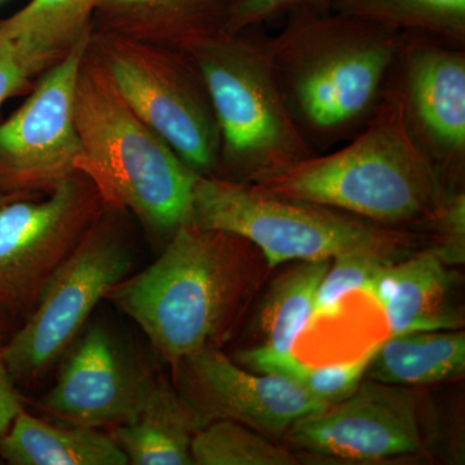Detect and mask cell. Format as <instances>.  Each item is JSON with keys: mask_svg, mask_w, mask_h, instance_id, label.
I'll list each match as a JSON object with an SVG mask.
<instances>
[{"mask_svg": "<svg viewBox=\"0 0 465 465\" xmlns=\"http://www.w3.org/2000/svg\"><path fill=\"white\" fill-rule=\"evenodd\" d=\"M21 409H24L23 397L9 374L0 347V436L7 432Z\"/></svg>", "mask_w": 465, "mask_h": 465, "instance_id": "f1b7e54d", "label": "cell"}, {"mask_svg": "<svg viewBox=\"0 0 465 465\" xmlns=\"http://www.w3.org/2000/svg\"><path fill=\"white\" fill-rule=\"evenodd\" d=\"M173 371L174 388L201 428L232 420L272 439L327 407L290 379L251 371L215 347L186 357Z\"/></svg>", "mask_w": 465, "mask_h": 465, "instance_id": "4fadbf2b", "label": "cell"}, {"mask_svg": "<svg viewBox=\"0 0 465 465\" xmlns=\"http://www.w3.org/2000/svg\"><path fill=\"white\" fill-rule=\"evenodd\" d=\"M465 335L457 330L390 336L379 342L365 378L400 387L436 384L461 378Z\"/></svg>", "mask_w": 465, "mask_h": 465, "instance_id": "ac0fdd59", "label": "cell"}, {"mask_svg": "<svg viewBox=\"0 0 465 465\" xmlns=\"http://www.w3.org/2000/svg\"><path fill=\"white\" fill-rule=\"evenodd\" d=\"M185 52L215 115L220 177L262 183L316 154L284 104L262 38L220 32Z\"/></svg>", "mask_w": 465, "mask_h": 465, "instance_id": "5b68a950", "label": "cell"}, {"mask_svg": "<svg viewBox=\"0 0 465 465\" xmlns=\"http://www.w3.org/2000/svg\"><path fill=\"white\" fill-rule=\"evenodd\" d=\"M0 458L12 465H127L112 436L94 428L54 425L21 409L0 436Z\"/></svg>", "mask_w": 465, "mask_h": 465, "instance_id": "e0dca14e", "label": "cell"}, {"mask_svg": "<svg viewBox=\"0 0 465 465\" xmlns=\"http://www.w3.org/2000/svg\"><path fill=\"white\" fill-rule=\"evenodd\" d=\"M101 0H30L14 16L0 23L8 35L25 39L43 50L61 54L88 32Z\"/></svg>", "mask_w": 465, "mask_h": 465, "instance_id": "603a6c76", "label": "cell"}, {"mask_svg": "<svg viewBox=\"0 0 465 465\" xmlns=\"http://www.w3.org/2000/svg\"><path fill=\"white\" fill-rule=\"evenodd\" d=\"M332 11L465 47V0H336Z\"/></svg>", "mask_w": 465, "mask_h": 465, "instance_id": "44dd1931", "label": "cell"}, {"mask_svg": "<svg viewBox=\"0 0 465 465\" xmlns=\"http://www.w3.org/2000/svg\"><path fill=\"white\" fill-rule=\"evenodd\" d=\"M379 342L360 357L333 365L311 366L302 362L292 351L282 353L264 345L241 351L237 361L251 371L290 379L312 397L330 406L347 399L357 390L365 379L367 367L374 357Z\"/></svg>", "mask_w": 465, "mask_h": 465, "instance_id": "7402d4cb", "label": "cell"}, {"mask_svg": "<svg viewBox=\"0 0 465 465\" xmlns=\"http://www.w3.org/2000/svg\"><path fill=\"white\" fill-rule=\"evenodd\" d=\"M284 437L314 457L342 460L381 461L424 448L415 394L366 378L347 399L300 419Z\"/></svg>", "mask_w": 465, "mask_h": 465, "instance_id": "7c38bea8", "label": "cell"}, {"mask_svg": "<svg viewBox=\"0 0 465 465\" xmlns=\"http://www.w3.org/2000/svg\"><path fill=\"white\" fill-rule=\"evenodd\" d=\"M397 249L354 250L333 258L318 287L312 321L335 313L349 293H367L379 272L394 262Z\"/></svg>", "mask_w": 465, "mask_h": 465, "instance_id": "d4e9b609", "label": "cell"}, {"mask_svg": "<svg viewBox=\"0 0 465 465\" xmlns=\"http://www.w3.org/2000/svg\"><path fill=\"white\" fill-rule=\"evenodd\" d=\"M402 33L335 11L286 17L262 45L293 122L314 153L356 136L375 114Z\"/></svg>", "mask_w": 465, "mask_h": 465, "instance_id": "6da1fadb", "label": "cell"}, {"mask_svg": "<svg viewBox=\"0 0 465 465\" xmlns=\"http://www.w3.org/2000/svg\"><path fill=\"white\" fill-rule=\"evenodd\" d=\"M385 94L399 104L407 133L451 191L465 173V47L402 33Z\"/></svg>", "mask_w": 465, "mask_h": 465, "instance_id": "9c48e42d", "label": "cell"}, {"mask_svg": "<svg viewBox=\"0 0 465 465\" xmlns=\"http://www.w3.org/2000/svg\"><path fill=\"white\" fill-rule=\"evenodd\" d=\"M73 345L39 410L64 424L114 428L133 412L154 372L128 356L105 324H91Z\"/></svg>", "mask_w": 465, "mask_h": 465, "instance_id": "5bb4252c", "label": "cell"}, {"mask_svg": "<svg viewBox=\"0 0 465 465\" xmlns=\"http://www.w3.org/2000/svg\"><path fill=\"white\" fill-rule=\"evenodd\" d=\"M253 249L231 232L189 223L153 264L128 275L105 300L143 330L159 360L173 369L228 338L252 284Z\"/></svg>", "mask_w": 465, "mask_h": 465, "instance_id": "7a4b0ae2", "label": "cell"}, {"mask_svg": "<svg viewBox=\"0 0 465 465\" xmlns=\"http://www.w3.org/2000/svg\"><path fill=\"white\" fill-rule=\"evenodd\" d=\"M331 260L300 262L273 284L260 313L264 347L282 353L292 351L312 322L318 287Z\"/></svg>", "mask_w": 465, "mask_h": 465, "instance_id": "ffe728a7", "label": "cell"}, {"mask_svg": "<svg viewBox=\"0 0 465 465\" xmlns=\"http://www.w3.org/2000/svg\"><path fill=\"white\" fill-rule=\"evenodd\" d=\"M36 197V195L16 194V193H7L0 191V206L8 203V202L20 200V198Z\"/></svg>", "mask_w": 465, "mask_h": 465, "instance_id": "4dcf8cb0", "label": "cell"}, {"mask_svg": "<svg viewBox=\"0 0 465 465\" xmlns=\"http://www.w3.org/2000/svg\"><path fill=\"white\" fill-rule=\"evenodd\" d=\"M0 206V309L25 320L54 275L100 217L101 197L79 173L42 200Z\"/></svg>", "mask_w": 465, "mask_h": 465, "instance_id": "ba28073f", "label": "cell"}, {"mask_svg": "<svg viewBox=\"0 0 465 465\" xmlns=\"http://www.w3.org/2000/svg\"><path fill=\"white\" fill-rule=\"evenodd\" d=\"M436 232V246L440 259L448 265L464 264L465 262V193L464 189L452 192L430 226Z\"/></svg>", "mask_w": 465, "mask_h": 465, "instance_id": "83f0119b", "label": "cell"}, {"mask_svg": "<svg viewBox=\"0 0 465 465\" xmlns=\"http://www.w3.org/2000/svg\"><path fill=\"white\" fill-rule=\"evenodd\" d=\"M197 465H293L299 458L269 437L232 420L211 421L192 440Z\"/></svg>", "mask_w": 465, "mask_h": 465, "instance_id": "cb8c5ba5", "label": "cell"}, {"mask_svg": "<svg viewBox=\"0 0 465 465\" xmlns=\"http://www.w3.org/2000/svg\"><path fill=\"white\" fill-rule=\"evenodd\" d=\"M75 124L84 173L103 203L133 211L140 222L170 240L192 220L200 174L134 114L99 67L82 65Z\"/></svg>", "mask_w": 465, "mask_h": 465, "instance_id": "277c9868", "label": "cell"}, {"mask_svg": "<svg viewBox=\"0 0 465 465\" xmlns=\"http://www.w3.org/2000/svg\"><path fill=\"white\" fill-rule=\"evenodd\" d=\"M88 32L39 82L32 96L0 124V191L42 195L79 173L82 143L75 94Z\"/></svg>", "mask_w": 465, "mask_h": 465, "instance_id": "30bf717a", "label": "cell"}, {"mask_svg": "<svg viewBox=\"0 0 465 465\" xmlns=\"http://www.w3.org/2000/svg\"><path fill=\"white\" fill-rule=\"evenodd\" d=\"M191 223L243 238L271 269L289 262L333 259L349 251L400 247L407 238L341 211L216 174L198 176Z\"/></svg>", "mask_w": 465, "mask_h": 465, "instance_id": "8992f818", "label": "cell"}, {"mask_svg": "<svg viewBox=\"0 0 465 465\" xmlns=\"http://www.w3.org/2000/svg\"><path fill=\"white\" fill-rule=\"evenodd\" d=\"M56 57L32 42L0 30V105Z\"/></svg>", "mask_w": 465, "mask_h": 465, "instance_id": "484cf974", "label": "cell"}, {"mask_svg": "<svg viewBox=\"0 0 465 465\" xmlns=\"http://www.w3.org/2000/svg\"><path fill=\"white\" fill-rule=\"evenodd\" d=\"M191 57V56H189ZM108 74L134 114L200 176L219 171L220 136L200 70L182 58L116 50Z\"/></svg>", "mask_w": 465, "mask_h": 465, "instance_id": "8fae6325", "label": "cell"}, {"mask_svg": "<svg viewBox=\"0 0 465 465\" xmlns=\"http://www.w3.org/2000/svg\"><path fill=\"white\" fill-rule=\"evenodd\" d=\"M229 0H101L97 11L122 26L150 27L188 51L224 32Z\"/></svg>", "mask_w": 465, "mask_h": 465, "instance_id": "d6986e66", "label": "cell"}, {"mask_svg": "<svg viewBox=\"0 0 465 465\" xmlns=\"http://www.w3.org/2000/svg\"><path fill=\"white\" fill-rule=\"evenodd\" d=\"M449 266L430 249L379 272L367 295L384 312L390 336L454 330L460 324V313L450 305L454 281Z\"/></svg>", "mask_w": 465, "mask_h": 465, "instance_id": "9a60e30c", "label": "cell"}, {"mask_svg": "<svg viewBox=\"0 0 465 465\" xmlns=\"http://www.w3.org/2000/svg\"><path fill=\"white\" fill-rule=\"evenodd\" d=\"M134 252L118 226L99 217L58 269L38 304L2 347L16 385H32L50 371L84 332L109 291L133 273Z\"/></svg>", "mask_w": 465, "mask_h": 465, "instance_id": "52a82bcc", "label": "cell"}, {"mask_svg": "<svg viewBox=\"0 0 465 465\" xmlns=\"http://www.w3.org/2000/svg\"><path fill=\"white\" fill-rule=\"evenodd\" d=\"M2 463H3V459H2V458H0V464H2Z\"/></svg>", "mask_w": 465, "mask_h": 465, "instance_id": "1f68e13d", "label": "cell"}, {"mask_svg": "<svg viewBox=\"0 0 465 465\" xmlns=\"http://www.w3.org/2000/svg\"><path fill=\"white\" fill-rule=\"evenodd\" d=\"M256 185L387 229L432 226L455 192L416 146L399 104L385 92L375 114L356 136Z\"/></svg>", "mask_w": 465, "mask_h": 465, "instance_id": "3957f363", "label": "cell"}, {"mask_svg": "<svg viewBox=\"0 0 465 465\" xmlns=\"http://www.w3.org/2000/svg\"><path fill=\"white\" fill-rule=\"evenodd\" d=\"M336 0H229L224 32H251L278 18L300 12L331 11Z\"/></svg>", "mask_w": 465, "mask_h": 465, "instance_id": "4316f807", "label": "cell"}, {"mask_svg": "<svg viewBox=\"0 0 465 465\" xmlns=\"http://www.w3.org/2000/svg\"><path fill=\"white\" fill-rule=\"evenodd\" d=\"M15 318L9 316L7 312L0 309V347L5 344L9 341L14 332L16 331L15 329Z\"/></svg>", "mask_w": 465, "mask_h": 465, "instance_id": "f546056e", "label": "cell"}, {"mask_svg": "<svg viewBox=\"0 0 465 465\" xmlns=\"http://www.w3.org/2000/svg\"><path fill=\"white\" fill-rule=\"evenodd\" d=\"M197 419L176 388L155 374L128 418L110 436L133 465H194L192 440Z\"/></svg>", "mask_w": 465, "mask_h": 465, "instance_id": "2e32d148", "label": "cell"}]
</instances>
